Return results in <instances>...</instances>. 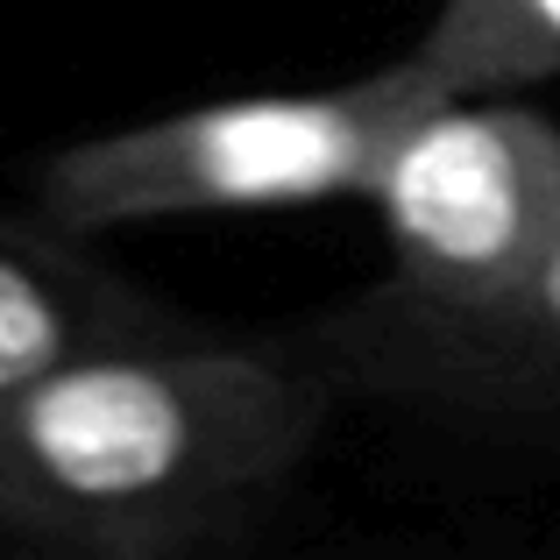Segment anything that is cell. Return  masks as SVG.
I'll return each mask as SVG.
<instances>
[{
  "label": "cell",
  "instance_id": "obj_4",
  "mask_svg": "<svg viewBox=\"0 0 560 560\" xmlns=\"http://www.w3.org/2000/svg\"><path fill=\"white\" fill-rule=\"evenodd\" d=\"M305 348L355 397L447 419H560V248L490 305H425L370 284L319 319Z\"/></svg>",
  "mask_w": 560,
  "mask_h": 560
},
{
  "label": "cell",
  "instance_id": "obj_7",
  "mask_svg": "<svg viewBox=\"0 0 560 560\" xmlns=\"http://www.w3.org/2000/svg\"><path fill=\"white\" fill-rule=\"evenodd\" d=\"M0 560H57V553H36V547H14V553H0Z\"/></svg>",
  "mask_w": 560,
  "mask_h": 560
},
{
  "label": "cell",
  "instance_id": "obj_1",
  "mask_svg": "<svg viewBox=\"0 0 560 560\" xmlns=\"http://www.w3.org/2000/svg\"><path fill=\"white\" fill-rule=\"evenodd\" d=\"M313 348L142 334L0 397V533L57 560H199L313 454Z\"/></svg>",
  "mask_w": 560,
  "mask_h": 560
},
{
  "label": "cell",
  "instance_id": "obj_6",
  "mask_svg": "<svg viewBox=\"0 0 560 560\" xmlns=\"http://www.w3.org/2000/svg\"><path fill=\"white\" fill-rule=\"evenodd\" d=\"M397 57L440 100L525 93L560 79V0H440Z\"/></svg>",
  "mask_w": 560,
  "mask_h": 560
},
{
  "label": "cell",
  "instance_id": "obj_2",
  "mask_svg": "<svg viewBox=\"0 0 560 560\" xmlns=\"http://www.w3.org/2000/svg\"><path fill=\"white\" fill-rule=\"evenodd\" d=\"M440 100L405 57L305 93H234L171 107L107 136L65 142L36 171V213L65 234L156 228L206 213L370 199L383 150L411 114Z\"/></svg>",
  "mask_w": 560,
  "mask_h": 560
},
{
  "label": "cell",
  "instance_id": "obj_5",
  "mask_svg": "<svg viewBox=\"0 0 560 560\" xmlns=\"http://www.w3.org/2000/svg\"><path fill=\"white\" fill-rule=\"evenodd\" d=\"M164 305L57 220H0V397L114 341L164 334Z\"/></svg>",
  "mask_w": 560,
  "mask_h": 560
},
{
  "label": "cell",
  "instance_id": "obj_3",
  "mask_svg": "<svg viewBox=\"0 0 560 560\" xmlns=\"http://www.w3.org/2000/svg\"><path fill=\"white\" fill-rule=\"evenodd\" d=\"M362 206L390 242V291L425 305L511 299L560 248V121L518 93L425 100Z\"/></svg>",
  "mask_w": 560,
  "mask_h": 560
}]
</instances>
